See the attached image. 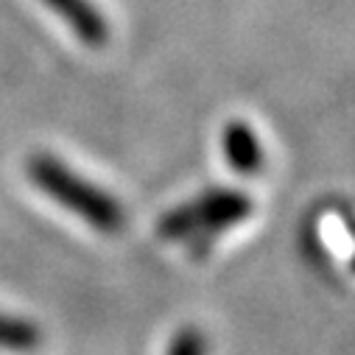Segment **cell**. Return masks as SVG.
I'll return each instance as SVG.
<instances>
[{
    "label": "cell",
    "instance_id": "1",
    "mask_svg": "<svg viewBox=\"0 0 355 355\" xmlns=\"http://www.w3.org/2000/svg\"><path fill=\"white\" fill-rule=\"evenodd\" d=\"M28 176L45 196H51L59 207L87 221L93 230L107 232V235H115L123 230L126 213L121 202L110 196L107 191L96 188L90 180L78 176L73 168H67L53 154H31Z\"/></svg>",
    "mask_w": 355,
    "mask_h": 355
},
{
    "label": "cell",
    "instance_id": "2",
    "mask_svg": "<svg viewBox=\"0 0 355 355\" xmlns=\"http://www.w3.org/2000/svg\"><path fill=\"white\" fill-rule=\"evenodd\" d=\"M252 210V196L230 188H213L185 202L182 207L168 210L157 224V235L162 241H196L207 246L218 232L246 221Z\"/></svg>",
    "mask_w": 355,
    "mask_h": 355
},
{
    "label": "cell",
    "instance_id": "3",
    "mask_svg": "<svg viewBox=\"0 0 355 355\" xmlns=\"http://www.w3.org/2000/svg\"><path fill=\"white\" fill-rule=\"evenodd\" d=\"M42 3L67 23V28L90 48H101L110 40L107 17L93 6V0H42Z\"/></svg>",
    "mask_w": 355,
    "mask_h": 355
},
{
    "label": "cell",
    "instance_id": "4",
    "mask_svg": "<svg viewBox=\"0 0 355 355\" xmlns=\"http://www.w3.org/2000/svg\"><path fill=\"white\" fill-rule=\"evenodd\" d=\"M221 146H224V157L230 162L232 171L238 173H254L260 165H263V148H260V140L254 135V129L243 121H232L224 126V135H221Z\"/></svg>",
    "mask_w": 355,
    "mask_h": 355
},
{
    "label": "cell",
    "instance_id": "5",
    "mask_svg": "<svg viewBox=\"0 0 355 355\" xmlns=\"http://www.w3.org/2000/svg\"><path fill=\"white\" fill-rule=\"evenodd\" d=\"M37 344V330L20 319H9L0 313V347H15V349H28Z\"/></svg>",
    "mask_w": 355,
    "mask_h": 355
},
{
    "label": "cell",
    "instance_id": "6",
    "mask_svg": "<svg viewBox=\"0 0 355 355\" xmlns=\"http://www.w3.org/2000/svg\"><path fill=\"white\" fill-rule=\"evenodd\" d=\"M165 355H207V341L199 327H182L168 344Z\"/></svg>",
    "mask_w": 355,
    "mask_h": 355
},
{
    "label": "cell",
    "instance_id": "7",
    "mask_svg": "<svg viewBox=\"0 0 355 355\" xmlns=\"http://www.w3.org/2000/svg\"><path fill=\"white\" fill-rule=\"evenodd\" d=\"M349 272L355 275V254H352V260H349Z\"/></svg>",
    "mask_w": 355,
    "mask_h": 355
}]
</instances>
